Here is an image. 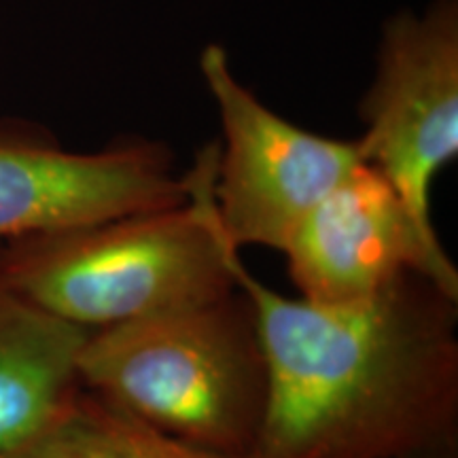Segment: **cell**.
<instances>
[{
  "mask_svg": "<svg viewBox=\"0 0 458 458\" xmlns=\"http://www.w3.org/2000/svg\"><path fill=\"white\" fill-rule=\"evenodd\" d=\"M219 142L185 174L187 202L13 240L0 283L85 331L113 327L236 291L215 202Z\"/></svg>",
  "mask_w": 458,
  "mask_h": 458,
  "instance_id": "2",
  "label": "cell"
},
{
  "mask_svg": "<svg viewBox=\"0 0 458 458\" xmlns=\"http://www.w3.org/2000/svg\"><path fill=\"white\" fill-rule=\"evenodd\" d=\"M405 458H458V448H450V450H435V452H422V454L405 456Z\"/></svg>",
  "mask_w": 458,
  "mask_h": 458,
  "instance_id": "10",
  "label": "cell"
},
{
  "mask_svg": "<svg viewBox=\"0 0 458 458\" xmlns=\"http://www.w3.org/2000/svg\"><path fill=\"white\" fill-rule=\"evenodd\" d=\"M83 388L199 448L253 458L267 408V363L242 289L88 331Z\"/></svg>",
  "mask_w": 458,
  "mask_h": 458,
  "instance_id": "3",
  "label": "cell"
},
{
  "mask_svg": "<svg viewBox=\"0 0 458 458\" xmlns=\"http://www.w3.org/2000/svg\"><path fill=\"white\" fill-rule=\"evenodd\" d=\"M283 253L300 297L314 303L365 300L410 270L458 300V270L437 232L422 227L368 162L314 206Z\"/></svg>",
  "mask_w": 458,
  "mask_h": 458,
  "instance_id": "7",
  "label": "cell"
},
{
  "mask_svg": "<svg viewBox=\"0 0 458 458\" xmlns=\"http://www.w3.org/2000/svg\"><path fill=\"white\" fill-rule=\"evenodd\" d=\"M3 458H250L187 444L79 386L26 444Z\"/></svg>",
  "mask_w": 458,
  "mask_h": 458,
  "instance_id": "9",
  "label": "cell"
},
{
  "mask_svg": "<svg viewBox=\"0 0 458 458\" xmlns=\"http://www.w3.org/2000/svg\"><path fill=\"white\" fill-rule=\"evenodd\" d=\"M267 363L253 458H405L458 448V300L420 272L325 306L257 280L227 244Z\"/></svg>",
  "mask_w": 458,
  "mask_h": 458,
  "instance_id": "1",
  "label": "cell"
},
{
  "mask_svg": "<svg viewBox=\"0 0 458 458\" xmlns=\"http://www.w3.org/2000/svg\"><path fill=\"white\" fill-rule=\"evenodd\" d=\"M360 113V156L391 181L416 221L435 232L433 182L458 156L456 0H437L422 17L401 15L386 26Z\"/></svg>",
  "mask_w": 458,
  "mask_h": 458,
  "instance_id": "5",
  "label": "cell"
},
{
  "mask_svg": "<svg viewBox=\"0 0 458 458\" xmlns=\"http://www.w3.org/2000/svg\"><path fill=\"white\" fill-rule=\"evenodd\" d=\"M85 335L0 283V458L41 431L81 386Z\"/></svg>",
  "mask_w": 458,
  "mask_h": 458,
  "instance_id": "8",
  "label": "cell"
},
{
  "mask_svg": "<svg viewBox=\"0 0 458 458\" xmlns=\"http://www.w3.org/2000/svg\"><path fill=\"white\" fill-rule=\"evenodd\" d=\"M199 64L225 139L215 179L223 232L238 250H283L314 206L365 162L359 142L325 139L270 111L233 77L216 45Z\"/></svg>",
  "mask_w": 458,
  "mask_h": 458,
  "instance_id": "4",
  "label": "cell"
},
{
  "mask_svg": "<svg viewBox=\"0 0 458 458\" xmlns=\"http://www.w3.org/2000/svg\"><path fill=\"white\" fill-rule=\"evenodd\" d=\"M185 202V174L159 142L74 153L38 125L0 122V246Z\"/></svg>",
  "mask_w": 458,
  "mask_h": 458,
  "instance_id": "6",
  "label": "cell"
}]
</instances>
